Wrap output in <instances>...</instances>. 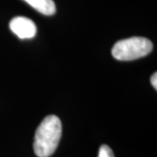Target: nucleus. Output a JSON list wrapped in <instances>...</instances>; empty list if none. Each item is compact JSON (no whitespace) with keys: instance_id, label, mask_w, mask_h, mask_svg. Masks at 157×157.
<instances>
[{"instance_id":"obj_6","label":"nucleus","mask_w":157,"mask_h":157,"mask_svg":"<svg viewBox=\"0 0 157 157\" xmlns=\"http://www.w3.org/2000/svg\"><path fill=\"white\" fill-rule=\"evenodd\" d=\"M151 84L155 87V89H157V74L155 73L151 77Z\"/></svg>"},{"instance_id":"obj_4","label":"nucleus","mask_w":157,"mask_h":157,"mask_svg":"<svg viewBox=\"0 0 157 157\" xmlns=\"http://www.w3.org/2000/svg\"><path fill=\"white\" fill-rule=\"evenodd\" d=\"M40 13L51 16L56 12V6L52 0H24Z\"/></svg>"},{"instance_id":"obj_3","label":"nucleus","mask_w":157,"mask_h":157,"mask_svg":"<svg viewBox=\"0 0 157 157\" xmlns=\"http://www.w3.org/2000/svg\"><path fill=\"white\" fill-rule=\"evenodd\" d=\"M10 29L19 39H33L36 36L37 27L35 23L25 17H13L10 22Z\"/></svg>"},{"instance_id":"obj_2","label":"nucleus","mask_w":157,"mask_h":157,"mask_svg":"<svg viewBox=\"0 0 157 157\" xmlns=\"http://www.w3.org/2000/svg\"><path fill=\"white\" fill-rule=\"evenodd\" d=\"M153 50V43L142 37H132L118 41L112 49L114 59L121 61H130L147 56Z\"/></svg>"},{"instance_id":"obj_5","label":"nucleus","mask_w":157,"mask_h":157,"mask_svg":"<svg viewBox=\"0 0 157 157\" xmlns=\"http://www.w3.org/2000/svg\"><path fill=\"white\" fill-rule=\"evenodd\" d=\"M98 157H114L112 149L107 145H102L99 150Z\"/></svg>"},{"instance_id":"obj_1","label":"nucleus","mask_w":157,"mask_h":157,"mask_svg":"<svg viewBox=\"0 0 157 157\" xmlns=\"http://www.w3.org/2000/svg\"><path fill=\"white\" fill-rule=\"evenodd\" d=\"M62 135L61 121L56 115H48L41 121L34 136V153L38 157L51 156L58 147Z\"/></svg>"}]
</instances>
